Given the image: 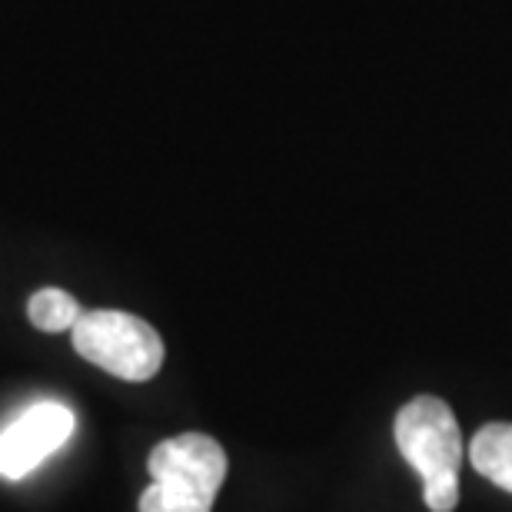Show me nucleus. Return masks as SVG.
<instances>
[{"mask_svg": "<svg viewBox=\"0 0 512 512\" xmlns=\"http://www.w3.org/2000/svg\"><path fill=\"white\" fill-rule=\"evenodd\" d=\"M70 340L87 363L127 383H147L163 366L160 333L124 310H84L70 330Z\"/></svg>", "mask_w": 512, "mask_h": 512, "instance_id": "nucleus-3", "label": "nucleus"}, {"mask_svg": "<svg viewBox=\"0 0 512 512\" xmlns=\"http://www.w3.org/2000/svg\"><path fill=\"white\" fill-rule=\"evenodd\" d=\"M396 446L423 479V503L429 512H453L459 503V466L463 433L449 403L439 396H416L396 413Z\"/></svg>", "mask_w": 512, "mask_h": 512, "instance_id": "nucleus-1", "label": "nucleus"}, {"mask_svg": "<svg viewBox=\"0 0 512 512\" xmlns=\"http://www.w3.org/2000/svg\"><path fill=\"white\" fill-rule=\"evenodd\" d=\"M77 419L64 403H37L24 409L4 433H0V476L24 479L44 463L50 453L74 436Z\"/></svg>", "mask_w": 512, "mask_h": 512, "instance_id": "nucleus-4", "label": "nucleus"}, {"mask_svg": "<svg viewBox=\"0 0 512 512\" xmlns=\"http://www.w3.org/2000/svg\"><path fill=\"white\" fill-rule=\"evenodd\" d=\"M469 459L476 473L512 493V423H489L469 443Z\"/></svg>", "mask_w": 512, "mask_h": 512, "instance_id": "nucleus-5", "label": "nucleus"}, {"mask_svg": "<svg viewBox=\"0 0 512 512\" xmlns=\"http://www.w3.org/2000/svg\"><path fill=\"white\" fill-rule=\"evenodd\" d=\"M80 303L70 296L67 290H57V286H47V290H37L27 303V316L37 330L44 333H64L74 330V323L80 320Z\"/></svg>", "mask_w": 512, "mask_h": 512, "instance_id": "nucleus-6", "label": "nucleus"}, {"mask_svg": "<svg viewBox=\"0 0 512 512\" xmlns=\"http://www.w3.org/2000/svg\"><path fill=\"white\" fill-rule=\"evenodd\" d=\"M147 469L153 483L143 489L140 512H213L227 453L207 433H180L153 446Z\"/></svg>", "mask_w": 512, "mask_h": 512, "instance_id": "nucleus-2", "label": "nucleus"}]
</instances>
